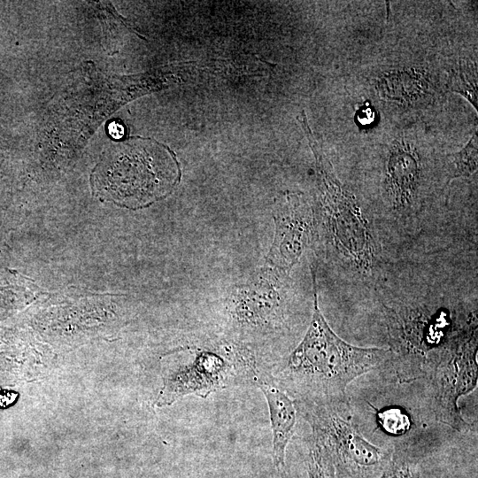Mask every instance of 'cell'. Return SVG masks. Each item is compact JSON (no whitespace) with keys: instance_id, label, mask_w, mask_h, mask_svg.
I'll return each mask as SVG.
<instances>
[{"instance_id":"obj_1","label":"cell","mask_w":478,"mask_h":478,"mask_svg":"<svg viewBox=\"0 0 478 478\" xmlns=\"http://www.w3.org/2000/svg\"><path fill=\"white\" fill-rule=\"evenodd\" d=\"M313 312L300 343L283 369L284 377L310 405L349 402L348 385L358 377L392 360L389 348H363L339 337L322 315L312 271Z\"/></svg>"},{"instance_id":"obj_2","label":"cell","mask_w":478,"mask_h":478,"mask_svg":"<svg viewBox=\"0 0 478 478\" xmlns=\"http://www.w3.org/2000/svg\"><path fill=\"white\" fill-rule=\"evenodd\" d=\"M302 126L315 158L317 201L313 235L326 257L362 276L375 268L380 245L369 217L355 196L338 180L333 166L313 137L305 115Z\"/></svg>"},{"instance_id":"obj_3","label":"cell","mask_w":478,"mask_h":478,"mask_svg":"<svg viewBox=\"0 0 478 478\" xmlns=\"http://www.w3.org/2000/svg\"><path fill=\"white\" fill-rule=\"evenodd\" d=\"M179 180L173 152L150 139H132L112 148L92 175L94 189L102 199L128 208L146 206L165 197Z\"/></svg>"},{"instance_id":"obj_4","label":"cell","mask_w":478,"mask_h":478,"mask_svg":"<svg viewBox=\"0 0 478 478\" xmlns=\"http://www.w3.org/2000/svg\"><path fill=\"white\" fill-rule=\"evenodd\" d=\"M477 318L473 312L462 328L428 359L426 376L431 380L436 419L462 432L469 424L462 417L459 399L477 385Z\"/></svg>"},{"instance_id":"obj_5","label":"cell","mask_w":478,"mask_h":478,"mask_svg":"<svg viewBox=\"0 0 478 478\" xmlns=\"http://www.w3.org/2000/svg\"><path fill=\"white\" fill-rule=\"evenodd\" d=\"M311 425L326 436L337 469L351 478H381L392 452L370 443L352 421L350 403L310 405Z\"/></svg>"},{"instance_id":"obj_6","label":"cell","mask_w":478,"mask_h":478,"mask_svg":"<svg viewBox=\"0 0 478 478\" xmlns=\"http://www.w3.org/2000/svg\"><path fill=\"white\" fill-rule=\"evenodd\" d=\"M424 167L415 148L392 143L383 170L382 201L389 217L403 225L418 218L423 206Z\"/></svg>"},{"instance_id":"obj_7","label":"cell","mask_w":478,"mask_h":478,"mask_svg":"<svg viewBox=\"0 0 478 478\" xmlns=\"http://www.w3.org/2000/svg\"><path fill=\"white\" fill-rule=\"evenodd\" d=\"M273 217L274 235L265 266L288 275L313 236V209L297 195L288 194Z\"/></svg>"},{"instance_id":"obj_8","label":"cell","mask_w":478,"mask_h":478,"mask_svg":"<svg viewBox=\"0 0 478 478\" xmlns=\"http://www.w3.org/2000/svg\"><path fill=\"white\" fill-rule=\"evenodd\" d=\"M288 275L264 267L257 279L239 287L231 302L233 319L245 328L276 329L286 318L282 287Z\"/></svg>"},{"instance_id":"obj_9","label":"cell","mask_w":478,"mask_h":478,"mask_svg":"<svg viewBox=\"0 0 478 478\" xmlns=\"http://www.w3.org/2000/svg\"><path fill=\"white\" fill-rule=\"evenodd\" d=\"M232 368V364L220 354L198 352L193 362L167 377L158 401L160 405L170 404L188 394L206 397L227 386Z\"/></svg>"},{"instance_id":"obj_10","label":"cell","mask_w":478,"mask_h":478,"mask_svg":"<svg viewBox=\"0 0 478 478\" xmlns=\"http://www.w3.org/2000/svg\"><path fill=\"white\" fill-rule=\"evenodd\" d=\"M259 388L267 402L273 433V460L277 470L285 466L286 448L295 432L297 409L291 398L276 384L262 381Z\"/></svg>"},{"instance_id":"obj_11","label":"cell","mask_w":478,"mask_h":478,"mask_svg":"<svg viewBox=\"0 0 478 478\" xmlns=\"http://www.w3.org/2000/svg\"><path fill=\"white\" fill-rule=\"evenodd\" d=\"M311 427L312 433L305 459L309 478H338V469L326 436L318 428Z\"/></svg>"},{"instance_id":"obj_12","label":"cell","mask_w":478,"mask_h":478,"mask_svg":"<svg viewBox=\"0 0 478 478\" xmlns=\"http://www.w3.org/2000/svg\"><path fill=\"white\" fill-rule=\"evenodd\" d=\"M423 87L416 75L405 72L386 73L377 84L382 97L399 102L416 98L423 91Z\"/></svg>"},{"instance_id":"obj_13","label":"cell","mask_w":478,"mask_h":478,"mask_svg":"<svg viewBox=\"0 0 478 478\" xmlns=\"http://www.w3.org/2000/svg\"><path fill=\"white\" fill-rule=\"evenodd\" d=\"M446 180L443 189H447L451 181L458 178H468L478 168V136L477 130L467 143L459 151L445 158Z\"/></svg>"},{"instance_id":"obj_14","label":"cell","mask_w":478,"mask_h":478,"mask_svg":"<svg viewBox=\"0 0 478 478\" xmlns=\"http://www.w3.org/2000/svg\"><path fill=\"white\" fill-rule=\"evenodd\" d=\"M477 68L473 63L462 61L451 70L448 85L451 91L464 96L477 112Z\"/></svg>"},{"instance_id":"obj_15","label":"cell","mask_w":478,"mask_h":478,"mask_svg":"<svg viewBox=\"0 0 478 478\" xmlns=\"http://www.w3.org/2000/svg\"><path fill=\"white\" fill-rule=\"evenodd\" d=\"M381 478H420L415 464L403 451L392 452L391 460Z\"/></svg>"},{"instance_id":"obj_16","label":"cell","mask_w":478,"mask_h":478,"mask_svg":"<svg viewBox=\"0 0 478 478\" xmlns=\"http://www.w3.org/2000/svg\"><path fill=\"white\" fill-rule=\"evenodd\" d=\"M378 420L385 431L396 436L404 434L411 425L406 413L397 408H389L380 412Z\"/></svg>"},{"instance_id":"obj_17","label":"cell","mask_w":478,"mask_h":478,"mask_svg":"<svg viewBox=\"0 0 478 478\" xmlns=\"http://www.w3.org/2000/svg\"><path fill=\"white\" fill-rule=\"evenodd\" d=\"M357 120L362 125L370 124L374 120V112L369 104L361 105L357 112Z\"/></svg>"},{"instance_id":"obj_18","label":"cell","mask_w":478,"mask_h":478,"mask_svg":"<svg viewBox=\"0 0 478 478\" xmlns=\"http://www.w3.org/2000/svg\"><path fill=\"white\" fill-rule=\"evenodd\" d=\"M109 132L114 138H120L124 135V127L119 123H111Z\"/></svg>"}]
</instances>
